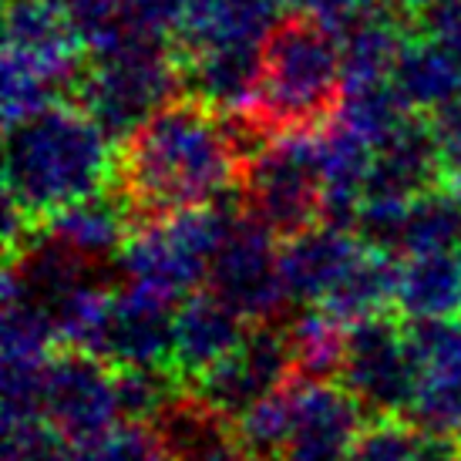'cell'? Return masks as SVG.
Returning <instances> with one entry per match:
<instances>
[{
    "instance_id": "21",
    "label": "cell",
    "mask_w": 461,
    "mask_h": 461,
    "mask_svg": "<svg viewBox=\"0 0 461 461\" xmlns=\"http://www.w3.org/2000/svg\"><path fill=\"white\" fill-rule=\"evenodd\" d=\"M391 0H286V7L294 14H310L323 24H330L333 31L354 24L367 14L387 7Z\"/></svg>"
},
{
    "instance_id": "19",
    "label": "cell",
    "mask_w": 461,
    "mask_h": 461,
    "mask_svg": "<svg viewBox=\"0 0 461 461\" xmlns=\"http://www.w3.org/2000/svg\"><path fill=\"white\" fill-rule=\"evenodd\" d=\"M75 461H172L166 445L158 441L152 424H118L112 435L95 441L88 448H77Z\"/></svg>"
},
{
    "instance_id": "7",
    "label": "cell",
    "mask_w": 461,
    "mask_h": 461,
    "mask_svg": "<svg viewBox=\"0 0 461 461\" xmlns=\"http://www.w3.org/2000/svg\"><path fill=\"white\" fill-rule=\"evenodd\" d=\"M421 381L408 321L397 313L357 323L347 333L340 384L357 397L371 421H408Z\"/></svg>"
},
{
    "instance_id": "11",
    "label": "cell",
    "mask_w": 461,
    "mask_h": 461,
    "mask_svg": "<svg viewBox=\"0 0 461 461\" xmlns=\"http://www.w3.org/2000/svg\"><path fill=\"white\" fill-rule=\"evenodd\" d=\"M249 330L253 327L209 290L182 300L176 307L172 377L185 387H195L246 344Z\"/></svg>"
},
{
    "instance_id": "17",
    "label": "cell",
    "mask_w": 461,
    "mask_h": 461,
    "mask_svg": "<svg viewBox=\"0 0 461 461\" xmlns=\"http://www.w3.org/2000/svg\"><path fill=\"white\" fill-rule=\"evenodd\" d=\"M461 253V199L438 185L404 209L394 240V259Z\"/></svg>"
},
{
    "instance_id": "5",
    "label": "cell",
    "mask_w": 461,
    "mask_h": 461,
    "mask_svg": "<svg viewBox=\"0 0 461 461\" xmlns=\"http://www.w3.org/2000/svg\"><path fill=\"white\" fill-rule=\"evenodd\" d=\"M236 205L276 243H290L327 222V179L321 141L294 139L263 145L243 172Z\"/></svg>"
},
{
    "instance_id": "9",
    "label": "cell",
    "mask_w": 461,
    "mask_h": 461,
    "mask_svg": "<svg viewBox=\"0 0 461 461\" xmlns=\"http://www.w3.org/2000/svg\"><path fill=\"white\" fill-rule=\"evenodd\" d=\"M41 421L75 448H88L112 435L122 418L118 371L75 347L54 350L41 377Z\"/></svg>"
},
{
    "instance_id": "13",
    "label": "cell",
    "mask_w": 461,
    "mask_h": 461,
    "mask_svg": "<svg viewBox=\"0 0 461 461\" xmlns=\"http://www.w3.org/2000/svg\"><path fill=\"white\" fill-rule=\"evenodd\" d=\"M337 34H340V51H344L347 85L350 88H374V85H391L408 44L418 34V27L408 14H401L394 4H387L381 11L354 21V24L340 27Z\"/></svg>"
},
{
    "instance_id": "14",
    "label": "cell",
    "mask_w": 461,
    "mask_h": 461,
    "mask_svg": "<svg viewBox=\"0 0 461 461\" xmlns=\"http://www.w3.org/2000/svg\"><path fill=\"white\" fill-rule=\"evenodd\" d=\"M394 313L408 323L461 321V253L397 259Z\"/></svg>"
},
{
    "instance_id": "3",
    "label": "cell",
    "mask_w": 461,
    "mask_h": 461,
    "mask_svg": "<svg viewBox=\"0 0 461 461\" xmlns=\"http://www.w3.org/2000/svg\"><path fill=\"white\" fill-rule=\"evenodd\" d=\"M115 149L77 102L7 125V230L38 226L108 193Z\"/></svg>"
},
{
    "instance_id": "6",
    "label": "cell",
    "mask_w": 461,
    "mask_h": 461,
    "mask_svg": "<svg viewBox=\"0 0 461 461\" xmlns=\"http://www.w3.org/2000/svg\"><path fill=\"white\" fill-rule=\"evenodd\" d=\"M236 219H240V205L236 209L216 205L166 226L135 232L118 257L122 280L145 294L162 296L168 303H182L189 296L203 294L212 259L232 232Z\"/></svg>"
},
{
    "instance_id": "12",
    "label": "cell",
    "mask_w": 461,
    "mask_h": 461,
    "mask_svg": "<svg viewBox=\"0 0 461 461\" xmlns=\"http://www.w3.org/2000/svg\"><path fill=\"white\" fill-rule=\"evenodd\" d=\"M367 246L354 230L323 222L280 246L283 286L294 307H321Z\"/></svg>"
},
{
    "instance_id": "1",
    "label": "cell",
    "mask_w": 461,
    "mask_h": 461,
    "mask_svg": "<svg viewBox=\"0 0 461 461\" xmlns=\"http://www.w3.org/2000/svg\"><path fill=\"white\" fill-rule=\"evenodd\" d=\"M263 145L232 112L199 95H179L115 141L108 195L131 236L155 230L240 193L246 166Z\"/></svg>"
},
{
    "instance_id": "16",
    "label": "cell",
    "mask_w": 461,
    "mask_h": 461,
    "mask_svg": "<svg viewBox=\"0 0 461 461\" xmlns=\"http://www.w3.org/2000/svg\"><path fill=\"white\" fill-rule=\"evenodd\" d=\"M38 230H44L48 236L61 240L65 246L85 253V257L102 259V263H118V257H122V249H125L131 236L122 209L108 193L44 219V222H38Z\"/></svg>"
},
{
    "instance_id": "10",
    "label": "cell",
    "mask_w": 461,
    "mask_h": 461,
    "mask_svg": "<svg viewBox=\"0 0 461 461\" xmlns=\"http://www.w3.org/2000/svg\"><path fill=\"white\" fill-rule=\"evenodd\" d=\"M205 290L236 310L249 327L276 323L296 310L283 286L280 243L253 226L243 212L212 259Z\"/></svg>"
},
{
    "instance_id": "8",
    "label": "cell",
    "mask_w": 461,
    "mask_h": 461,
    "mask_svg": "<svg viewBox=\"0 0 461 461\" xmlns=\"http://www.w3.org/2000/svg\"><path fill=\"white\" fill-rule=\"evenodd\" d=\"M176 307L162 296L118 283L91 317L75 350L104 360L115 371H168L176 344Z\"/></svg>"
},
{
    "instance_id": "4",
    "label": "cell",
    "mask_w": 461,
    "mask_h": 461,
    "mask_svg": "<svg viewBox=\"0 0 461 461\" xmlns=\"http://www.w3.org/2000/svg\"><path fill=\"white\" fill-rule=\"evenodd\" d=\"M185 68L172 41L125 31L122 38L88 54L75 102L108 139H125L158 108L185 95Z\"/></svg>"
},
{
    "instance_id": "18",
    "label": "cell",
    "mask_w": 461,
    "mask_h": 461,
    "mask_svg": "<svg viewBox=\"0 0 461 461\" xmlns=\"http://www.w3.org/2000/svg\"><path fill=\"white\" fill-rule=\"evenodd\" d=\"M350 461H424V431L411 421H371L350 448Z\"/></svg>"
},
{
    "instance_id": "15",
    "label": "cell",
    "mask_w": 461,
    "mask_h": 461,
    "mask_svg": "<svg viewBox=\"0 0 461 461\" xmlns=\"http://www.w3.org/2000/svg\"><path fill=\"white\" fill-rule=\"evenodd\" d=\"M283 327H286V340H290L296 381L340 384L350 327L333 321L330 313L321 307H296L283 321Z\"/></svg>"
},
{
    "instance_id": "2",
    "label": "cell",
    "mask_w": 461,
    "mask_h": 461,
    "mask_svg": "<svg viewBox=\"0 0 461 461\" xmlns=\"http://www.w3.org/2000/svg\"><path fill=\"white\" fill-rule=\"evenodd\" d=\"M350 98L340 34L310 14H283L259 48L253 95L232 115L257 139H323Z\"/></svg>"
},
{
    "instance_id": "20",
    "label": "cell",
    "mask_w": 461,
    "mask_h": 461,
    "mask_svg": "<svg viewBox=\"0 0 461 461\" xmlns=\"http://www.w3.org/2000/svg\"><path fill=\"white\" fill-rule=\"evenodd\" d=\"M77 448L44 421L4 424V461H75Z\"/></svg>"
}]
</instances>
